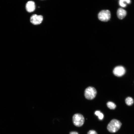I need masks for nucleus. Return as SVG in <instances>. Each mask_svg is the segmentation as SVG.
Instances as JSON below:
<instances>
[{"label": "nucleus", "instance_id": "f257e3e1", "mask_svg": "<svg viewBox=\"0 0 134 134\" xmlns=\"http://www.w3.org/2000/svg\"><path fill=\"white\" fill-rule=\"evenodd\" d=\"M121 125L122 124L119 121L116 119H113L108 124L107 129L110 132L114 133L119 130Z\"/></svg>", "mask_w": 134, "mask_h": 134}, {"label": "nucleus", "instance_id": "f03ea898", "mask_svg": "<svg viewBox=\"0 0 134 134\" xmlns=\"http://www.w3.org/2000/svg\"><path fill=\"white\" fill-rule=\"evenodd\" d=\"M72 121L74 125L78 127L82 126L84 124L85 119L81 114L76 113L74 114L72 117Z\"/></svg>", "mask_w": 134, "mask_h": 134}, {"label": "nucleus", "instance_id": "7ed1b4c3", "mask_svg": "<svg viewBox=\"0 0 134 134\" xmlns=\"http://www.w3.org/2000/svg\"><path fill=\"white\" fill-rule=\"evenodd\" d=\"M97 93V91L95 88L92 87H89L85 89L84 95L87 99L91 100L95 97Z\"/></svg>", "mask_w": 134, "mask_h": 134}, {"label": "nucleus", "instance_id": "20e7f679", "mask_svg": "<svg viewBox=\"0 0 134 134\" xmlns=\"http://www.w3.org/2000/svg\"><path fill=\"white\" fill-rule=\"evenodd\" d=\"M110 12L108 10H102L100 11L98 14L99 19L102 21H107L110 20Z\"/></svg>", "mask_w": 134, "mask_h": 134}, {"label": "nucleus", "instance_id": "39448f33", "mask_svg": "<svg viewBox=\"0 0 134 134\" xmlns=\"http://www.w3.org/2000/svg\"><path fill=\"white\" fill-rule=\"evenodd\" d=\"M43 20V17L41 15L33 14L30 18L31 22L34 25H37L41 24Z\"/></svg>", "mask_w": 134, "mask_h": 134}, {"label": "nucleus", "instance_id": "423d86ee", "mask_svg": "<svg viewBox=\"0 0 134 134\" xmlns=\"http://www.w3.org/2000/svg\"><path fill=\"white\" fill-rule=\"evenodd\" d=\"M126 70L125 68L122 66H118L116 67L113 71L114 74L118 77H121L125 73Z\"/></svg>", "mask_w": 134, "mask_h": 134}, {"label": "nucleus", "instance_id": "0eeeda50", "mask_svg": "<svg viewBox=\"0 0 134 134\" xmlns=\"http://www.w3.org/2000/svg\"><path fill=\"white\" fill-rule=\"evenodd\" d=\"M35 8V3L33 1H29L27 3L26 5V9L28 12H31L34 11Z\"/></svg>", "mask_w": 134, "mask_h": 134}, {"label": "nucleus", "instance_id": "6e6552de", "mask_svg": "<svg viewBox=\"0 0 134 134\" xmlns=\"http://www.w3.org/2000/svg\"><path fill=\"white\" fill-rule=\"evenodd\" d=\"M118 17L120 19H123L127 15L126 11L122 8L118 9L117 13Z\"/></svg>", "mask_w": 134, "mask_h": 134}, {"label": "nucleus", "instance_id": "1a4fd4ad", "mask_svg": "<svg viewBox=\"0 0 134 134\" xmlns=\"http://www.w3.org/2000/svg\"><path fill=\"white\" fill-rule=\"evenodd\" d=\"M125 102L127 105L130 106L132 105L133 104L134 100L132 98L129 97L126 99Z\"/></svg>", "mask_w": 134, "mask_h": 134}, {"label": "nucleus", "instance_id": "9d476101", "mask_svg": "<svg viewBox=\"0 0 134 134\" xmlns=\"http://www.w3.org/2000/svg\"><path fill=\"white\" fill-rule=\"evenodd\" d=\"M130 2V0H119V4L121 6L125 7L127 3H129Z\"/></svg>", "mask_w": 134, "mask_h": 134}, {"label": "nucleus", "instance_id": "9b49d317", "mask_svg": "<svg viewBox=\"0 0 134 134\" xmlns=\"http://www.w3.org/2000/svg\"><path fill=\"white\" fill-rule=\"evenodd\" d=\"M107 105L108 107L111 109H115L116 107V104L114 103L111 101L108 102L107 103Z\"/></svg>", "mask_w": 134, "mask_h": 134}, {"label": "nucleus", "instance_id": "f8f14e48", "mask_svg": "<svg viewBox=\"0 0 134 134\" xmlns=\"http://www.w3.org/2000/svg\"><path fill=\"white\" fill-rule=\"evenodd\" d=\"M96 115L98 116L99 119L100 120H102L103 118V114L99 111H96L95 113Z\"/></svg>", "mask_w": 134, "mask_h": 134}, {"label": "nucleus", "instance_id": "ddd939ff", "mask_svg": "<svg viewBox=\"0 0 134 134\" xmlns=\"http://www.w3.org/2000/svg\"><path fill=\"white\" fill-rule=\"evenodd\" d=\"M87 134H97V133L95 131L92 130L89 131Z\"/></svg>", "mask_w": 134, "mask_h": 134}, {"label": "nucleus", "instance_id": "4468645a", "mask_svg": "<svg viewBox=\"0 0 134 134\" xmlns=\"http://www.w3.org/2000/svg\"><path fill=\"white\" fill-rule=\"evenodd\" d=\"M69 134H78V133L76 132H71L69 133Z\"/></svg>", "mask_w": 134, "mask_h": 134}]
</instances>
